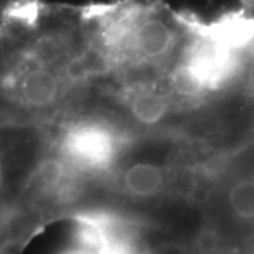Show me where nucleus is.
Masks as SVG:
<instances>
[{
    "label": "nucleus",
    "instance_id": "f257e3e1",
    "mask_svg": "<svg viewBox=\"0 0 254 254\" xmlns=\"http://www.w3.org/2000/svg\"><path fill=\"white\" fill-rule=\"evenodd\" d=\"M219 225L229 237H254V168L229 175L215 192Z\"/></svg>",
    "mask_w": 254,
    "mask_h": 254
},
{
    "label": "nucleus",
    "instance_id": "f03ea898",
    "mask_svg": "<svg viewBox=\"0 0 254 254\" xmlns=\"http://www.w3.org/2000/svg\"><path fill=\"white\" fill-rule=\"evenodd\" d=\"M61 148L65 160L75 167L86 171H103L118 155L119 140L108 127L81 123L65 133Z\"/></svg>",
    "mask_w": 254,
    "mask_h": 254
},
{
    "label": "nucleus",
    "instance_id": "7ed1b4c3",
    "mask_svg": "<svg viewBox=\"0 0 254 254\" xmlns=\"http://www.w3.org/2000/svg\"><path fill=\"white\" fill-rule=\"evenodd\" d=\"M120 182L127 195L138 199H150L164 190L167 170L161 164L140 160L127 165L122 173Z\"/></svg>",
    "mask_w": 254,
    "mask_h": 254
},
{
    "label": "nucleus",
    "instance_id": "20e7f679",
    "mask_svg": "<svg viewBox=\"0 0 254 254\" xmlns=\"http://www.w3.org/2000/svg\"><path fill=\"white\" fill-rule=\"evenodd\" d=\"M170 110V99L164 93L140 92L130 100V113L143 125H155Z\"/></svg>",
    "mask_w": 254,
    "mask_h": 254
},
{
    "label": "nucleus",
    "instance_id": "39448f33",
    "mask_svg": "<svg viewBox=\"0 0 254 254\" xmlns=\"http://www.w3.org/2000/svg\"><path fill=\"white\" fill-rule=\"evenodd\" d=\"M34 0H0V28L3 27L18 10Z\"/></svg>",
    "mask_w": 254,
    "mask_h": 254
}]
</instances>
